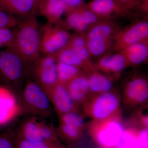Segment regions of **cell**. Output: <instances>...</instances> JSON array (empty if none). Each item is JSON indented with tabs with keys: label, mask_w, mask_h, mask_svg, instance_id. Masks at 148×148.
Segmentation results:
<instances>
[{
	"label": "cell",
	"mask_w": 148,
	"mask_h": 148,
	"mask_svg": "<svg viewBox=\"0 0 148 148\" xmlns=\"http://www.w3.org/2000/svg\"><path fill=\"white\" fill-rule=\"evenodd\" d=\"M137 132L138 130L135 128H125L116 148H142L138 142Z\"/></svg>",
	"instance_id": "4316f807"
},
{
	"label": "cell",
	"mask_w": 148,
	"mask_h": 148,
	"mask_svg": "<svg viewBox=\"0 0 148 148\" xmlns=\"http://www.w3.org/2000/svg\"><path fill=\"white\" fill-rule=\"evenodd\" d=\"M67 8L63 0H42L39 2L38 10L45 16L47 22L61 21V17L66 13Z\"/></svg>",
	"instance_id": "ac0fdd59"
},
{
	"label": "cell",
	"mask_w": 148,
	"mask_h": 148,
	"mask_svg": "<svg viewBox=\"0 0 148 148\" xmlns=\"http://www.w3.org/2000/svg\"><path fill=\"white\" fill-rule=\"evenodd\" d=\"M100 148H116V147H100Z\"/></svg>",
	"instance_id": "e575fe53"
},
{
	"label": "cell",
	"mask_w": 148,
	"mask_h": 148,
	"mask_svg": "<svg viewBox=\"0 0 148 148\" xmlns=\"http://www.w3.org/2000/svg\"><path fill=\"white\" fill-rule=\"evenodd\" d=\"M119 115L102 120H93L90 125V136L100 147H116L125 129Z\"/></svg>",
	"instance_id": "277c9868"
},
{
	"label": "cell",
	"mask_w": 148,
	"mask_h": 148,
	"mask_svg": "<svg viewBox=\"0 0 148 148\" xmlns=\"http://www.w3.org/2000/svg\"><path fill=\"white\" fill-rule=\"evenodd\" d=\"M120 100L119 95L113 90L94 94L85 101L84 109L93 120L107 119L119 114Z\"/></svg>",
	"instance_id": "5b68a950"
},
{
	"label": "cell",
	"mask_w": 148,
	"mask_h": 148,
	"mask_svg": "<svg viewBox=\"0 0 148 148\" xmlns=\"http://www.w3.org/2000/svg\"><path fill=\"white\" fill-rule=\"evenodd\" d=\"M84 6L102 18H111L114 16L128 17L133 13L123 7L115 0H91L86 3Z\"/></svg>",
	"instance_id": "5bb4252c"
},
{
	"label": "cell",
	"mask_w": 148,
	"mask_h": 148,
	"mask_svg": "<svg viewBox=\"0 0 148 148\" xmlns=\"http://www.w3.org/2000/svg\"><path fill=\"white\" fill-rule=\"evenodd\" d=\"M63 1H64L67 8L66 12L68 11L82 6L86 3L85 2V0H63Z\"/></svg>",
	"instance_id": "d6a6232c"
},
{
	"label": "cell",
	"mask_w": 148,
	"mask_h": 148,
	"mask_svg": "<svg viewBox=\"0 0 148 148\" xmlns=\"http://www.w3.org/2000/svg\"><path fill=\"white\" fill-rule=\"evenodd\" d=\"M42 1V0H38V3H39V2L40 1Z\"/></svg>",
	"instance_id": "d590c367"
},
{
	"label": "cell",
	"mask_w": 148,
	"mask_h": 148,
	"mask_svg": "<svg viewBox=\"0 0 148 148\" xmlns=\"http://www.w3.org/2000/svg\"><path fill=\"white\" fill-rule=\"evenodd\" d=\"M57 71L58 82L65 85L83 72L77 67L57 62Z\"/></svg>",
	"instance_id": "484cf974"
},
{
	"label": "cell",
	"mask_w": 148,
	"mask_h": 148,
	"mask_svg": "<svg viewBox=\"0 0 148 148\" xmlns=\"http://www.w3.org/2000/svg\"><path fill=\"white\" fill-rule=\"evenodd\" d=\"M40 118L33 116L26 120L14 132L15 138L31 142L60 141L55 127Z\"/></svg>",
	"instance_id": "52a82bcc"
},
{
	"label": "cell",
	"mask_w": 148,
	"mask_h": 148,
	"mask_svg": "<svg viewBox=\"0 0 148 148\" xmlns=\"http://www.w3.org/2000/svg\"><path fill=\"white\" fill-rule=\"evenodd\" d=\"M125 57L129 66L143 64L147 60L148 41L134 44L120 51Z\"/></svg>",
	"instance_id": "ffe728a7"
},
{
	"label": "cell",
	"mask_w": 148,
	"mask_h": 148,
	"mask_svg": "<svg viewBox=\"0 0 148 148\" xmlns=\"http://www.w3.org/2000/svg\"><path fill=\"white\" fill-rule=\"evenodd\" d=\"M0 80H1V78H0Z\"/></svg>",
	"instance_id": "8d00e7d4"
},
{
	"label": "cell",
	"mask_w": 148,
	"mask_h": 148,
	"mask_svg": "<svg viewBox=\"0 0 148 148\" xmlns=\"http://www.w3.org/2000/svg\"><path fill=\"white\" fill-rule=\"evenodd\" d=\"M38 6V0H0V10L16 18L35 15Z\"/></svg>",
	"instance_id": "9a60e30c"
},
{
	"label": "cell",
	"mask_w": 148,
	"mask_h": 148,
	"mask_svg": "<svg viewBox=\"0 0 148 148\" xmlns=\"http://www.w3.org/2000/svg\"><path fill=\"white\" fill-rule=\"evenodd\" d=\"M52 55L57 62L77 67L87 73L93 70L82 61L73 51L66 46Z\"/></svg>",
	"instance_id": "7402d4cb"
},
{
	"label": "cell",
	"mask_w": 148,
	"mask_h": 148,
	"mask_svg": "<svg viewBox=\"0 0 148 148\" xmlns=\"http://www.w3.org/2000/svg\"><path fill=\"white\" fill-rule=\"evenodd\" d=\"M123 7L133 12L143 0H115Z\"/></svg>",
	"instance_id": "1f68e13d"
},
{
	"label": "cell",
	"mask_w": 148,
	"mask_h": 148,
	"mask_svg": "<svg viewBox=\"0 0 148 148\" xmlns=\"http://www.w3.org/2000/svg\"><path fill=\"white\" fill-rule=\"evenodd\" d=\"M2 48H4V47L2 44L0 42V49Z\"/></svg>",
	"instance_id": "836d02e7"
},
{
	"label": "cell",
	"mask_w": 148,
	"mask_h": 148,
	"mask_svg": "<svg viewBox=\"0 0 148 148\" xmlns=\"http://www.w3.org/2000/svg\"><path fill=\"white\" fill-rule=\"evenodd\" d=\"M89 89L93 94H100L112 90V80L96 69L87 73Z\"/></svg>",
	"instance_id": "44dd1931"
},
{
	"label": "cell",
	"mask_w": 148,
	"mask_h": 148,
	"mask_svg": "<svg viewBox=\"0 0 148 148\" xmlns=\"http://www.w3.org/2000/svg\"><path fill=\"white\" fill-rule=\"evenodd\" d=\"M9 28L0 29V42L4 48H10L14 38L13 29Z\"/></svg>",
	"instance_id": "f546056e"
},
{
	"label": "cell",
	"mask_w": 148,
	"mask_h": 148,
	"mask_svg": "<svg viewBox=\"0 0 148 148\" xmlns=\"http://www.w3.org/2000/svg\"><path fill=\"white\" fill-rule=\"evenodd\" d=\"M58 118L59 125L56 128L58 138L66 145L71 146L72 144L79 140L82 136L84 118L78 111L69 112Z\"/></svg>",
	"instance_id": "9c48e42d"
},
{
	"label": "cell",
	"mask_w": 148,
	"mask_h": 148,
	"mask_svg": "<svg viewBox=\"0 0 148 148\" xmlns=\"http://www.w3.org/2000/svg\"><path fill=\"white\" fill-rule=\"evenodd\" d=\"M94 65L95 69L99 71L113 75L119 73L129 66L120 51L102 56Z\"/></svg>",
	"instance_id": "2e32d148"
},
{
	"label": "cell",
	"mask_w": 148,
	"mask_h": 148,
	"mask_svg": "<svg viewBox=\"0 0 148 148\" xmlns=\"http://www.w3.org/2000/svg\"><path fill=\"white\" fill-rule=\"evenodd\" d=\"M15 148H72L71 146L61 143L60 141L31 142L15 138Z\"/></svg>",
	"instance_id": "d4e9b609"
},
{
	"label": "cell",
	"mask_w": 148,
	"mask_h": 148,
	"mask_svg": "<svg viewBox=\"0 0 148 148\" xmlns=\"http://www.w3.org/2000/svg\"><path fill=\"white\" fill-rule=\"evenodd\" d=\"M148 40V21H136L119 31L114 37L112 48L119 52L134 44Z\"/></svg>",
	"instance_id": "30bf717a"
},
{
	"label": "cell",
	"mask_w": 148,
	"mask_h": 148,
	"mask_svg": "<svg viewBox=\"0 0 148 148\" xmlns=\"http://www.w3.org/2000/svg\"><path fill=\"white\" fill-rule=\"evenodd\" d=\"M0 148H15L14 132L11 129L0 135Z\"/></svg>",
	"instance_id": "f1b7e54d"
},
{
	"label": "cell",
	"mask_w": 148,
	"mask_h": 148,
	"mask_svg": "<svg viewBox=\"0 0 148 148\" xmlns=\"http://www.w3.org/2000/svg\"><path fill=\"white\" fill-rule=\"evenodd\" d=\"M18 19L0 10V29H13L18 24Z\"/></svg>",
	"instance_id": "83f0119b"
},
{
	"label": "cell",
	"mask_w": 148,
	"mask_h": 148,
	"mask_svg": "<svg viewBox=\"0 0 148 148\" xmlns=\"http://www.w3.org/2000/svg\"><path fill=\"white\" fill-rule=\"evenodd\" d=\"M123 96L126 103L139 105L147 102L148 98V83L141 76L132 77L127 81L123 89Z\"/></svg>",
	"instance_id": "4fadbf2b"
},
{
	"label": "cell",
	"mask_w": 148,
	"mask_h": 148,
	"mask_svg": "<svg viewBox=\"0 0 148 148\" xmlns=\"http://www.w3.org/2000/svg\"><path fill=\"white\" fill-rule=\"evenodd\" d=\"M20 102L23 112L34 116L47 118L53 112L47 94L33 80L28 81L23 87Z\"/></svg>",
	"instance_id": "3957f363"
},
{
	"label": "cell",
	"mask_w": 148,
	"mask_h": 148,
	"mask_svg": "<svg viewBox=\"0 0 148 148\" xmlns=\"http://www.w3.org/2000/svg\"><path fill=\"white\" fill-rule=\"evenodd\" d=\"M65 14L66 18L64 23L67 29H73L80 33L89 29V27L83 19L79 8L68 11Z\"/></svg>",
	"instance_id": "cb8c5ba5"
},
{
	"label": "cell",
	"mask_w": 148,
	"mask_h": 148,
	"mask_svg": "<svg viewBox=\"0 0 148 148\" xmlns=\"http://www.w3.org/2000/svg\"><path fill=\"white\" fill-rule=\"evenodd\" d=\"M62 22H47L42 27L40 33V53L53 54L66 45L71 35Z\"/></svg>",
	"instance_id": "8992f818"
},
{
	"label": "cell",
	"mask_w": 148,
	"mask_h": 148,
	"mask_svg": "<svg viewBox=\"0 0 148 148\" xmlns=\"http://www.w3.org/2000/svg\"><path fill=\"white\" fill-rule=\"evenodd\" d=\"M137 137L141 148H148V127H143L138 130Z\"/></svg>",
	"instance_id": "4dcf8cb0"
},
{
	"label": "cell",
	"mask_w": 148,
	"mask_h": 148,
	"mask_svg": "<svg viewBox=\"0 0 148 148\" xmlns=\"http://www.w3.org/2000/svg\"><path fill=\"white\" fill-rule=\"evenodd\" d=\"M35 14L18 18L14 27L13 43L10 47L28 64H32L40 58V32Z\"/></svg>",
	"instance_id": "6da1fadb"
},
{
	"label": "cell",
	"mask_w": 148,
	"mask_h": 148,
	"mask_svg": "<svg viewBox=\"0 0 148 148\" xmlns=\"http://www.w3.org/2000/svg\"><path fill=\"white\" fill-rule=\"evenodd\" d=\"M31 74L47 94L58 83L57 61L52 54L41 56L31 65Z\"/></svg>",
	"instance_id": "ba28073f"
},
{
	"label": "cell",
	"mask_w": 148,
	"mask_h": 148,
	"mask_svg": "<svg viewBox=\"0 0 148 148\" xmlns=\"http://www.w3.org/2000/svg\"><path fill=\"white\" fill-rule=\"evenodd\" d=\"M74 102L78 106L83 104L90 94L88 75L82 72L66 85Z\"/></svg>",
	"instance_id": "e0dca14e"
},
{
	"label": "cell",
	"mask_w": 148,
	"mask_h": 148,
	"mask_svg": "<svg viewBox=\"0 0 148 148\" xmlns=\"http://www.w3.org/2000/svg\"><path fill=\"white\" fill-rule=\"evenodd\" d=\"M113 39L86 38V46L90 56H100L112 48Z\"/></svg>",
	"instance_id": "603a6c76"
},
{
	"label": "cell",
	"mask_w": 148,
	"mask_h": 148,
	"mask_svg": "<svg viewBox=\"0 0 148 148\" xmlns=\"http://www.w3.org/2000/svg\"><path fill=\"white\" fill-rule=\"evenodd\" d=\"M31 66L11 48L0 49L1 80L14 92L19 102L24 81L30 75Z\"/></svg>",
	"instance_id": "7a4b0ae2"
},
{
	"label": "cell",
	"mask_w": 148,
	"mask_h": 148,
	"mask_svg": "<svg viewBox=\"0 0 148 148\" xmlns=\"http://www.w3.org/2000/svg\"><path fill=\"white\" fill-rule=\"evenodd\" d=\"M47 94L58 117L77 111L78 105L72 99L66 85L58 82Z\"/></svg>",
	"instance_id": "7c38bea8"
},
{
	"label": "cell",
	"mask_w": 148,
	"mask_h": 148,
	"mask_svg": "<svg viewBox=\"0 0 148 148\" xmlns=\"http://www.w3.org/2000/svg\"><path fill=\"white\" fill-rule=\"evenodd\" d=\"M23 112L21 103L14 92L0 85V126L7 124Z\"/></svg>",
	"instance_id": "8fae6325"
},
{
	"label": "cell",
	"mask_w": 148,
	"mask_h": 148,
	"mask_svg": "<svg viewBox=\"0 0 148 148\" xmlns=\"http://www.w3.org/2000/svg\"><path fill=\"white\" fill-rule=\"evenodd\" d=\"M120 30L119 26L111 18H103L89 27L85 34L86 38H99L113 39Z\"/></svg>",
	"instance_id": "d6986e66"
}]
</instances>
